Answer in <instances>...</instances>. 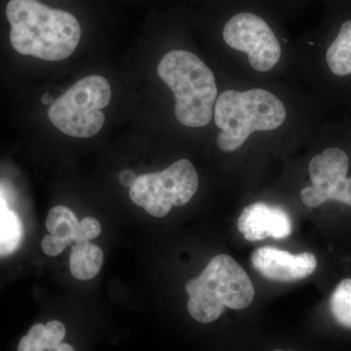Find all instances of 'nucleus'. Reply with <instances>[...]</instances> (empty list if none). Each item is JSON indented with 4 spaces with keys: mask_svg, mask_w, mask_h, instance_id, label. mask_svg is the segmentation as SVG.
I'll return each mask as SVG.
<instances>
[{
    "mask_svg": "<svg viewBox=\"0 0 351 351\" xmlns=\"http://www.w3.org/2000/svg\"><path fill=\"white\" fill-rule=\"evenodd\" d=\"M43 104H50L51 103V105H52L53 103H54V100H53V99H51V97H50V94H45L44 95V96L43 97Z\"/></svg>",
    "mask_w": 351,
    "mask_h": 351,
    "instance_id": "22",
    "label": "nucleus"
},
{
    "mask_svg": "<svg viewBox=\"0 0 351 351\" xmlns=\"http://www.w3.org/2000/svg\"><path fill=\"white\" fill-rule=\"evenodd\" d=\"M46 351L52 350L62 343L66 336V328L59 321H50L46 325Z\"/></svg>",
    "mask_w": 351,
    "mask_h": 351,
    "instance_id": "17",
    "label": "nucleus"
},
{
    "mask_svg": "<svg viewBox=\"0 0 351 351\" xmlns=\"http://www.w3.org/2000/svg\"><path fill=\"white\" fill-rule=\"evenodd\" d=\"M23 239V226L19 217L11 210L0 195V257L10 255L19 247Z\"/></svg>",
    "mask_w": 351,
    "mask_h": 351,
    "instance_id": "13",
    "label": "nucleus"
},
{
    "mask_svg": "<svg viewBox=\"0 0 351 351\" xmlns=\"http://www.w3.org/2000/svg\"><path fill=\"white\" fill-rule=\"evenodd\" d=\"M110 99L112 88L104 76H87L54 101L48 117L66 135L91 138L105 124V113L101 110L107 107Z\"/></svg>",
    "mask_w": 351,
    "mask_h": 351,
    "instance_id": "5",
    "label": "nucleus"
},
{
    "mask_svg": "<svg viewBox=\"0 0 351 351\" xmlns=\"http://www.w3.org/2000/svg\"><path fill=\"white\" fill-rule=\"evenodd\" d=\"M45 225L50 234L75 241L80 221L71 209L59 205L50 210Z\"/></svg>",
    "mask_w": 351,
    "mask_h": 351,
    "instance_id": "14",
    "label": "nucleus"
},
{
    "mask_svg": "<svg viewBox=\"0 0 351 351\" xmlns=\"http://www.w3.org/2000/svg\"><path fill=\"white\" fill-rule=\"evenodd\" d=\"M237 226L249 241H258L267 237L286 239L292 232V223L285 210L263 202L253 203L245 208Z\"/></svg>",
    "mask_w": 351,
    "mask_h": 351,
    "instance_id": "10",
    "label": "nucleus"
},
{
    "mask_svg": "<svg viewBox=\"0 0 351 351\" xmlns=\"http://www.w3.org/2000/svg\"><path fill=\"white\" fill-rule=\"evenodd\" d=\"M104 263V254L97 245L77 242L69 258V269L78 280H90L98 276Z\"/></svg>",
    "mask_w": 351,
    "mask_h": 351,
    "instance_id": "11",
    "label": "nucleus"
},
{
    "mask_svg": "<svg viewBox=\"0 0 351 351\" xmlns=\"http://www.w3.org/2000/svg\"><path fill=\"white\" fill-rule=\"evenodd\" d=\"M101 232V226L98 219L87 217L80 221L77 230H76L75 241L76 243L77 242H88L89 240L98 237Z\"/></svg>",
    "mask_w": 351,
    "mask_h": 351,
    "instance_id": "16",
    "label": "nucleus"
},
{
    "mask_svg": "<svg viewBox=\"0 0 351 351\" xmlns=\"http://www.w3.org/2000/svg\"><path fill=\"white\" fill-rule=\"evenodd\" d=\"M119 179L122 186H126V188H131L134 182H135L136 179H137V175L132 170L122 171V172L120 173Z\"/></svg>",
    "mask_w": 351,
    "mask_h": 351,
    "instance_id": "20",
    "label": "nucleus"
},
{
    "mask_svg": "<svg viewBox=\"0 0 351 351\" xmlns=\"http://www.w3.org/2000/svg\"><path fill=\"white\" fill-rule=\"evenodd\" d=\"M71 240L62 239L56 235L48 234L41 241V248L46 255L56 257L60 255L71 243Z\"/></svg>",
    "mask_w": 351,
    "mask_h": 351,
    "instance_id": "18",
    "label": "nucleus"
},
{
    "mask_svg": "<svg viewBox=\"0 0 351 351\" xmlns=\"http://www.w3.org/2000/svg\"><path fill=\"white\" fill-rule=\"evenodd\" d=\"M199 186L197 172L188 159L176 161L161 172L138 176L130 188L131 200L156 218L167 216L172 206H184Z\"/></svg>",
    "mask_w": 351,
    "mask_h": 351,
    "instance_id": "6",
    "label": "nucleus"
},
{
    "mask_svg": "<svg viewBox=\"0 0 351 351\" xmlns=\"http://www.w3.org/2000/svg\"><path fill=\"white\" fill-rule=\"evenodd\" d=\"M18 351H46L43 346L34 341L29 336H25L21 339Z\"/></svg>",
    "mask_w": 351,
    "mask_h": 351,
    "instance_id": "19",
    "label": "nucleus"
},
{
    "mask_svg": "<svg viewBox=\"0 0 351 351\" xmlns=\"http://www.w3.org/2000/svg\"><path fill=\"white\" fill-rule=\"evenodd\" d=\"M276 351H284V350H276Z\"/></svg>",
    "mask_w": 351,
    "mask_h": 351,
    "instance_id": "23",
    "label": "nucleus"
},
{
    "mask_svg": "<svg viewBox=\"0 0 351 351\" xmlns=\"http://www.w3.org/2000/svg\"><path fill=\"white\" fill-rule=\"evenodd\" d=\"M223 39L230 47L247 53L252 68L261 73L274 69L281 47L267 23L253 13H239L226 22Z\"/></svg>",
    "mask_w": 351,
    "mask_h": 351,
    "instance_id": "7",
    "label": "nucleus"
},
{
    "mask_svg": "<svg viewBox=\"0 0 351 351\" xmlns=\"http://www.w3.org/2000/svg\"><path fill=\"white\" fill-rule=\"evenodd\" d=\"M326 61L335 75H351V20L341 25L338 36L328 48Z\"/></svg>",
    "mask_w": 351,
    "mask_h": 351,
    "instance_id": "12",
    "label": "nucleus"
},
{
    "mask_svg": "<svg viewBox=\"0 0 351 351\" xmlns=\"http://www.w3.org/2000/svg\"><path fill=\"white\" fill-rule=\"evenodd\" d=\"M6 17L11 25V44L24 56L63 61L75 52L82 38V27L73 14L38 0H10Z\"/></svg>",
    "mask_w": 351,
    "mask_h": 351,
    "instance_id": "1",
    "label": "nucleus"
},
{
    "mask_svg": "<svg viewBox=\"0 0 351 351\" xmlns=\"http://www.w3.org/2000/svg\"><path fill=\"white\" fill-rule=\"evenodd\" d=\"M286 117L282 101L267 90L223 92L214 108L215 123L221 130L217 138L219 149L237 151L254 132L276 130Z\"/></svg>",
    "mask_w": 351,
    "mask_h": 351,
    "instance_id": "3",
    "label": "nucleus"
},
{
    "mask_svg": "<svg viewBox=\"0 0 351 351\" xmlns=\"http://www.w3.org/2000/svg\"><path fill=\"white\" fill-rule=\"evenodd\" d=\"M254 269L269 280L290 282L311 276L317 267V260L311 253L293 255L276 247L258 248L251 256Z\"/></svg>",
    "mask_w": 351,
    "mask_h": 351,
    "instance_id": "9",
    "label": "nucleus"
},
{
    "mask_svg": "<svg viewBox=\"0 0 351 351\" xmlns=\"http://www.w3.org/2000/svg\"><path fill=\"white\" fill-rule=\"evenodd\" d=\"M189 314L201 323L218 319L225 307L243 309L250 306L255 289L248 274L230 256L212 258L206 269L186 286Z\"/></svg>",
    "mask_w": 351,
    "mask_h": 351,
    "instance_id": "4",
    "label": "nucleus"
},
{
    "mask_svg": "<svg viewBox=\"0 0 351 351\" xmlns=\"http://www.w3.org/2000/svg\"><path fill=\"white\" fill-rule=\"evenodd\" d=\"M350 158L339 147H328L311 159L308 166L313 186L301 191L304 205L318 207L329 200L351 206V177H348Z\"/></svg>",
    "mask_w": 351,
    "mask_h": 351,
    "instance_id": "8",
    "label": "nucleus"
},
{
    "mask_svg": "<svg viewBox=\"0 0 351 351\" xmlns=\"http://www.w3.org/2000/svg\"><path fill=\"white\" fill-rule=\"evenodd\" d=\"M157 73L174 93L180 123L199 128L211 122L218 87L213 71L202 60L189 51H171L161 60Z\"/></svg>",
    "mask_w": 351,
    "mask_h": 351,
    "instance_id": "2",
    "label": "nucleus"
},
{
    "mask_svg": "<svg viewBox=\"0 0 351 351\" xmlns=\"http://www.w3.org/2000/svg\"><path fill=\"white\" fill-rule=\"evenodd\" d=\"M50 351H75L73 350V346H69V343H60L59 346H57L56 348H53L52 350Z\"/></svg>",
    "mask_w": 351,
    "mask_h": 351,
    "instance_id": "21",
    "label": "nucleus"
},
{
    "mask_svg": "<svg viewBox=\"0 0 351 351\" xmlns=\"http://www.w3.org/2000/svg\"><path fill=\"white\" fill-rule=\"evenodd\" d=\"M330 309L341 326L351 330V279H343L335 289L330 298Z\"/></svg>",
    "mask_w": 351,
    "mask_h": 351,
    "instance_id": "15",
    "label": "nucleus"
}]
</instances>
